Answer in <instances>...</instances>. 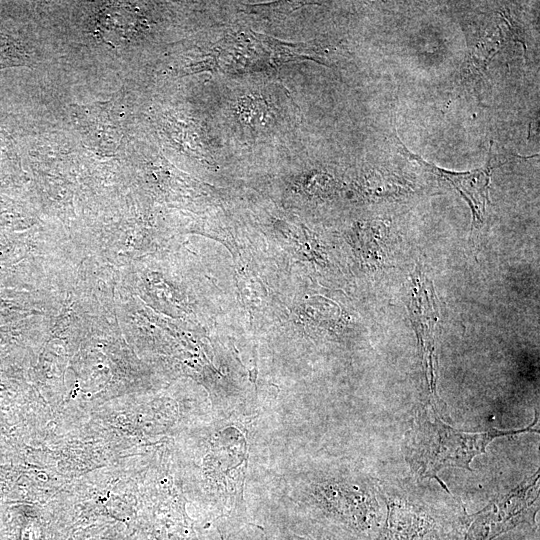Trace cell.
<instances>
[{"label":"cell","mask_w":540,"mask_h":540,"mask_svg":"<svg viewBox=\"0 0 540 540\" xmlns=\"http://www.w3.org/2000/svg\"><path fill=\"white\" fill-rule=\"evenodd\" d=\"M516 430L490 429L484 432H465L446 424L429 405L421 406L407 432L404 453L412 471L420 478L438 480L442 488L449 490L439 479L438 473L445 467H460L472 471L471 461L486 452V447L497 437L518 433L538 432L534 426Z\"/></svg>","instance_id":"6da1fadb"},{"label":"cell","mask_w":540,"mask_h":540,"mask_svg":"<svg viewBox=\"0 0 540 540\" xmlns=\"http://www.w3.org/2000/svg\"><path fill=\"white\" fill-rule=\"evenodd\" d=\"M538 482L539 472L494 498L479 512L465 514L459 540H493L518 525L534 524L539 509Z\"/></svg>","instance_id":"7a4b0ae2"},{"label":"cell","mask_w":540,"mask_h":540,"mask_svg":"<svg viewBox=\"0 0 540 540\" xmlns=\"http://www.w3.org/2000/svg\"><path fill=\"white\" fill-rule=\"evenodd\" d=\"M399 149L404 155L416 161L424 171L437 176L451 184L467 201L471 211L473 225L483 223V215L486 212L487 203H489V184L491 176V167L489 163L483 168L468 172H452L428 163L420 156L411 153L397 139Z\"/></svg>","instance_id":"3957f363"},{"label":"cell","mask_w":540,"mask_h":540,"mask_svg":"<svg viewBox=\"0 0 540 540\" xmlns=\"http://www.w3.org/2000/svg\"><path fill=\"white\" fill-rule=\"evenodd\" d=\"M26 55L13 39L0 34V67L24 64Z\"/></svg>","instance_id":"277c9868"}]
</instances>
